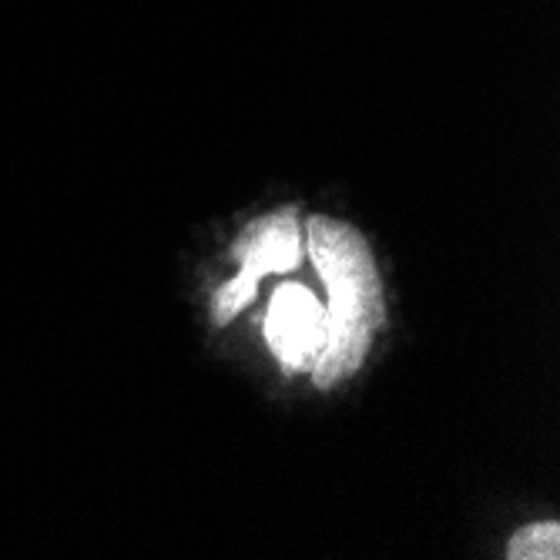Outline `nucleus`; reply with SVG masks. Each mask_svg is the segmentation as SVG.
Wrapping results in <instances>:
<instances>
[{"instance_id": "nucleus-1", "label": "nucleus", "mask_w": 560, "mask_h": 560, "mask_svg": "<svg viewBox=\"0 0 560 560\" xmlns=\"http://www.w3.org/2000/svg\"><path fill=\"white\" fill-rule=\"evenodd\" d=\"M305 242L329 292L326 346L313 366V380L319 389H332L360 373L376 332L386 323L383 285L370 245L352 225L313 215L305 225Z\"/></svg>"}, {"instance_id": "nucleus-2", "label": "nucleus", "mask_w": 560, "mask_h": 560, "mask_svg": "<svg viewBox=\"0 0 560 560\" xmlns=\"http://www.w3.org/2000/svg\"><path fill=\"white\" fill-rule=\"evenodd\" d=\"M305 256V232L299 229L295 209H282L272 215H262L248 222L238 242L232 245V259L242 266L235 279H229L212 302V319L215 326L232 323L245 305L256 299L259 279L272 272H292L299 269Z\"/></svg>"}, {"instance_id": "nucleus-3", "label": "nucleus", "mask_w": 560, "mask_h": 560, "mask_svg": "<svg viewBox=\"0 0 560 560\" xmlns=\"http://www.w3.org/2000/svg\"><path fill=\"white\" fill-rule=\"evenodd\" d=\"M266 339L289 376L313 370L326 346V310L323 302L295 282L276 289L266 316Z\"/></svg>"}, {"instance_id": "nucleus-4", "label": "nucleus", "mask_w": 560, "mask_h": 560, "mask_svg": "<svg viewBox=\"0 0 560 560\" xmlns=\"http://www.w3.org/2000/svg\"><path fill=\"white\" fill-rule=\"evenodd\" d=\"M511 560H557L560 557V530L553 521L524 527L511 544H506Z\"/></svg>"}]
</instances>
